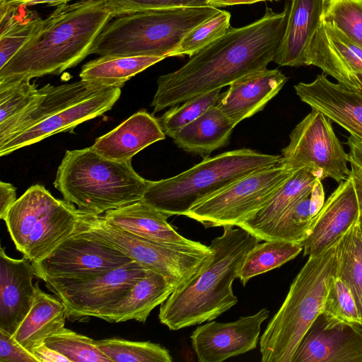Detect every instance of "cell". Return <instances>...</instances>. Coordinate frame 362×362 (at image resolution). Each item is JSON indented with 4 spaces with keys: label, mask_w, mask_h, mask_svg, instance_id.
I'll list each match as a JSON object with an SVG mask.
<instances>
[{
    "label": "cell",
    "mask_w": 362,
    "mask_h": 362,
    "mask_svg": "<svg viewBox=\"0 0 362 362\" xmlns=\"http://www.w3.org/2000/svg\"><path fill=\"white\" fill-rule=\"evenodd\" d=\"M322 19L362 47V0H326Z\"/></svg>",
    "instance_id": "obj_41"
},
{
    "label": "cell",
    "mask_w": 362,
    "mask_h": 362,
    "mask_svg": "<svg viewBox=\"0 0 362 362\" xmlns=\"http://www.w3.org/2000/svg\"><path fill=\"white\" fill-rule=\"evenodd\" d=\"M359 226H360V229H361V235H362V215H360V217H359Z\"/></svg>",
    "instance_id": "obj_50"
},
{
    "label": "cell",
    "mask_w": 362,
    "mask_h": 362,
    "mask_svg": "<svg viewBox=\"0 0 362 362\" xmlns=\"http://www.w3.org/2000/svg\"><path fill=\"white\" fill-rule=\"evenodd\" d=\"M37 277L33 264L25 258L8 257L0 250V329L13 336L31 309L36 297Z\"/></svg>",
    "instance_id": "obj_20"
},
{
    "label": "cell",
    "mask_w": 362,
    "mask_h": 362,
    "mask_svg": "<svg viewBox=\"0 0 362 362\" xmlns=\"http://www.w3.org/2000/svg\"><path fill=\"white\" fill-rule=\"evenodd\" d=\"M117 16L132 12L180 6H210L209 0H110ZM116 16V17H117Z\"/></svg>",
    "instance_id": "obj_42"
},
{
    "label": "cell",
    "mask_w": 362,
    "mask_h": 362,
    "mask_svg": "<svg viewBox=\"0 0 362 362\" xmlns=\"http://www.w3.org/2000/svg\"><path fill=\"white\" fill-rule=\"evenodd\" d=\"M322 315L329 325L343 323L362 329V320L353 295L337 275L330 281Z\"/></svg>",
    "instance_id": "obj_36"
},
{
    "label": "cell",
    "mask_w": 362,
    "mask_h": 362,
    "mask_svg": "<svg viewBox=\"0 0 362 362\" xmlns=\"http://www.w3.org/2000/svg\"><path fill=\"white\" fill-rule=\"evenodd\" d=\"M17 200L16 189L11 183L0 182V218L4 220L10 207Z\"/></svg>",
    "instance_id": "obj_44"
},
{
    "label": "cell",
    "mask_w": 362,
    "mask_h": 362,
    "mask_svg": "<svg viewBox=\"0 0 362 362\" xmlns=\"http://www.w3.org/2000/svg\"><path fill=\"white\" fill-rule=\"evenodd\" d=\"M148 182L131 160H112L88 147L66 151L54 186L79 210L100 215L141 200Z\"/></svg>",
    "instance_id": "obj_4"
},
{
    "label": "cell",
    "mask_w": 362,
    "mask_h": 362,
    "mask_svg": "<svg viewBox=\"0 0 362 362\" xmlns=\"http://www.w3.org/2000/svg\"><path fill=\"white\" fill-rule=\"evenodd\" d=\"M281 151L280 165L291 171L311 167L340 183L350 174L349 155L336 136L331 120L312 109L291 131Z\"/></svg>",
    "instance_id": "obj_11"
},
{
    "label": "cell",
    "mask_w": 362,
    "mask_h": 362,
    "mask_svg": "<svg viewBox=\"0 0 362 362\" xmlns=\"http://www.w3.org/2000/svg\"><path fill=\"white\" fill-rule=\"evenodd\" d=\"M302 250L301 244L287 241L258 243L246 254L238 278L245 286L250 279L282 266L294 259Z\"/></svg>",
    "instance_id": "obj_33"
},
{
    "label": "cell",
    "mask_w": 362,
    "mask_h": 362,
    "mask_svg": "<svg viewBox=\"0 0 362 362\" xmlns=\"http://www.w3.org/2000/svg\"><path fill=\"white\" fill-rule=\"evenodd\" d=\"M43 23L36 11L25 7H0V69L37 34Z\"/></svg>",
    "instance_id": "obj_31"
},
{
    "label": "cell",
    "mask_w": 362,
    "mask_h": 362,
    "mask_svg": "<svg viewBox=\"0 0 362 362\" xmlns=\"http://www.w3.org/2000/svg\"><path fill=\"white\" fill-rule=\"evenodd\" d=\"M212 240L213 254L189 281L160 305V322L170 330L210 322L234 306L232 284L247 252L260 240L241 228L224 226Z\"/></svg>",
    "instance_id": "obj_3"
},
{
    "label": "cell",
    "mask_w": 362,
    "mask_h": 362,
    "mask_svg": "<svg viewBox=\"0 0 362 362\" xmlns=\"http://www.w3.org/2000/svg\"><path fill=\"white\" fill-rule=\"evenodd\" d=\"M45 93L22 114L0 126V145L46 119L55 112L88 98L104 87L82 80L59 86L45 85Z\"/></svg>",
    "instance_id": "obj_24"
},
{
    "label": "cell",
    "mask_w": 362,
    "mask_h": 362,
    "mask_svg": "<svg viewBox=\"0 0 362 362\" xmlns=\"http://www.w3.org/2000/svg\"><path fill=\"white\" fill-rule=\"evenodd\" d=\"M121 88L104 87L95 94L55 112L46 119L0 145V156L39 142L62 132H73L81 123L100 116L112 109L119 98Z\"/></svg>",
    "instance_id": "obj_17"
},
{
    "label": "cell",
    "mask_w": 362,
    "mask_h": 362,
    "mask_svg": "<svg viewBox=\"0 0 362 362\" xmlns=\"http://www.w3.org/2000/svg\"><path fill=\"white\" fill-rule=\"evenodd\" d=\"M108 223L135 235L164 243L197 245L181 235L168 222V216L140 200L106 211L102 215Z\"/></svg>",
    "instance_id": "obj_27"
},
{
    "label": "cell",
    "mask_w": 362,
    "mask_h": 362,
    "mask_svg": "<svg viewBox=\"0 0 362 362\" xmlns=\"http://www.w3.org/2000/svg\"><path fill=\"white\" fill-rule=\"evenodd\" d=\"M322 180L293 206L278 221L264 241L282 240L301 244L308 236L313 218L324 204Z\"/></svg>",
    "instance_id": "obj_32"
},
{
    "label": "cell",
    "mask_w": 362,
    "mask_h": 362,
    "mask_svg": "<svg viewBox=\"0 0 362 362\" xmlns=\"http://www.w3.org/2000/svg\"><path fill=\"white\" fill-rule=\"evenodd\" d=\"M269 315L267 308L230 322H210L197 327L190 336L199 362H221L257 346L261 325Z\"/></svg>",
    "instance_id": "obj_15"
},
{
    "label": "cell",
    "mask_w": 362,
    "mask_h": 362,
    "mask_svg": "<svg viewBox=\"0 0 362 362\" xmlns=\"http://www.w3.org/2000/svg\"><path fill=\"white\" fill-rule=\"evenodd\" d=\"M35 285V302L13 336L31 353L43 344L47 337L63 329L66 317V306L62 301L42 291L37 283Z\"/></svg>",
    "instance_id": "obj_28"
},
{
    "label": "cell",
    "mask_w": 362,
    "mask_h": 362,
    "mask_svg": "<svg viewBox=\"0 0 362 362\" xmlns=\"http://www.w3.org/2000/svg\"><path fill=\"white\" fill-rule=\"evenodd\" d=\"M74 0H4L0 1V7L18 8L45 4L50 6H59L69 4Z\"/></svg>",
    "instance_id": "obj_45"
},
{
    "label": "cell",
    "mask_w": 362,
    "mask_h": 362,
    "mask_svg": "<svg viewBox=\"0 0 362 362\" xmlns=\"http://www.w3.org/2000/svg\"><path fill=\"white\" fill-rule=\"evenodd\" d=\"M165 57L105 55L85 64L81 80L100 86L121 88L137 74L160 62Z\"/></svg>",
    "instance_id": "obj_30"
},
{
    "label": "cell",
    "mask_w": 362,
    "mask_h": 362,
    "mask_svg": "<svg viewBox=\"0 0 362 362\" xmlns=\"http://www.w3.org/2000/svg\"><path fill=\"white\" fill-rule=\"evenodd\" d=\"M131 262L114 247L74 232L48 256L32 264L47 287L91 278Z\"/></svg>",
    "instance_id": "obj_12"
},
{
    "label": "cell",
    "mask_w": 362,
    "mask_h": 362,
    "mask_svg": "<svg viewBox=\"0 0 362 362\" xmlns=\"http://www.w3.org/2000/svg\"><path fill=\"white\" fill-rule=\"evenodd\" d=\"M78 218L75 205L54 198L44 186L35 185L17 199L4 221L16 250L33 263L71 236Z\"/></svg>",
    "instance_id": "obj_8"
},
{
    "label": "cell",
    "mask_w": 362,
    "mask_h": 362,
    "mask_svg": "<svg viewBox=\"0 0 362 362\" xmlns=\"http://www.w3.org/2000/svg\"><path fill=\"white\" fill-rule=\"evenodd\" d=\"M287 81L277 69L248 74L231 83L216 105L237 125L261 111Z\"/></svg>",
    "instance_id": "obj_21"
},
{
    "label": "cell",
    "mask_w": 362,
    "mask_h": 362,
    "mask_svg": "<svg viewBox=\"0 0 362 362\" xmlns=\"http://www.w3.org/2000/svg\"><path fill=\"white\" fill-rule=\"evenodd\" d=\"M337 269V243L308 257L259 339L262 362H292L303 337L322 313Z\"/></svg>",
    "instance_id": "obj_5"
},
{
    "label": "cell",
    "mask_w": 362,
    "mask_h": 362,
    "mask_svg": "<svg viewBox=\"0 0 362 362\" xmlns=\"http://www.w3.org/2000/svg\"><path fill=\"white\" fill-rule=\"evenodd\" d=\"M350 176L353 180L359 206L360 215H362V169L353 163H350Z\"/></svg>",
    "instance_id": "obj_48"
},
{
    "label": "cell",
    "mask_w": 362,
    "mask_h": 362,
    "mask_svg": "<svg viewBox=\"0 0 362 362\" xmlns=\"http://www.w3.org/2000/svg\"><path fill=\"white\" fill-rule=\"evenodd\" d=\"M325 178L323 172L314 168L294 170L264 206L237 226L265 240L280 218Z\"/></svg>",
    "instance_id": "obj_22"
},
{
    "label": "cell",
    "mask_w": 362,
    "mask_h": 362,
    "mask_svg": "<svg viewBox=\"0 0 362 362\" xmlns=\"http://www.w3.org/2000/svg\"><path fill=\"white\" fill-rule=\"evenodd\" d=\"M148 269L132 261L100 275L47 288L65 305L70 321H86L121 300Z\"/></svg>",
    "instance_id": "obj_13"
},
{
    "label": "cell",
    "mask_w": 362,
    "mask_h": 362,
    "mask_svg": "<svg viewBox=\"0 0 362 362\" xmlns=\"http://www.w3.org/2000/svg\"><path fill=\"white\" fill-rule=\"evenodd\" d=\"M346 144L349 149L348 153L349 163H353L362 169V141L350 135Z\"/></svg>",
    "instance_id": "obj_47"
},
{
    "label": "cell",
    "mask_w": 362,
    "mask_h": 362,
    "mask_svg": "<svg viewBox=\"0 0 362 362\" xmlns=\"http://www.w3.org/2000/svg\"><path fill=\"white\" fill-rule=\"evenodd\" d=\"M293 172L279 165L248 175L197 203L185 216L205 228L237 226L264 206Z\"/></svg>",
    "instance_id": "obj_10"
},
{
    "label": "cell",
    "mask_w": 362,
    "mask_h": 362,
    "mask_svg": "<svg viewBox=\"0 0 362 362\" xmlns=\"http://www.w3.org/2000/svg\"><path fill=\"white\" fill-rule=\"evenodd\" d=\"M281 156L250 148L206 157L189 169L167 179L150 181L141 201L168 217L183 215L195 204L241 178L280 165Z\"/></svg>",
    "instance_id": "obj_6"
},
{
    "label": "cell",
    "mask_w": 362,
    "mask_h": 362,
    "mask_svg": "<svg viewBox=\"0 0 362 362\" xmlns=\"http://www.w3.org/2000/svg\"><path fill=\"white\" fill-rule=\"evenodd\" d=\"M300 100L362 141V91L355 90L319 74L310 83L294 86Z\"/></svg>",
    "instance_id": "obj_19"
},
{
    "label": "cell",
    "mask_w": 362,
    "mask_h": 362,
    "mask_svg": "<svg viewBox=\"0 0 362 362\" xmlns=\"http://www.w3.org/2000/svg\"><path fill=\"white\" fill-rule=\"evenodd\" d=\"M75 232L114 247L132 261L161 273L175 289L192 278L213 254L210 246L200 242L182 245L150 240L108 223L102 215L79 209Z\"/></svg>",
    "instance_id": "obj_9"
},
{
    "label": "cell",
    "mask_w": 362,
    "mask_h": 362,
    "mask_svg": "<svg viewBox=\"0 0 362 362\" xmlns=\"http://www.w3.org/2000/svg\"><path fill=\"white\" fill-rule=\"evenodd\" d=\"M98 348L111 362H172L169 351L151 341H132L119 338L95 341Z\"/></svg>",
    "instance_id": "obj_35"
},
{
    "label": "cell",
    "mask_w": 362,
    "mask_h": 362,
    "mask_svg": "<svg viewBox=\"0 0 362 362\" xmlns=\"http://www.w3.org/2000/svg\"><path fill=\"white\" fill-rule=\"evenodd\" d=\"M289 7L287 3L281 13L266 7L259 20L241 28L230 27L222 37L189 56L181 68L160 76L151 103L153 114L267 69L285 33Z\"/></svg>",
    "instance_id": "obj_1"
},
{
    "label": "cell",
    "mask_w": 362,
    "mask_h": 362,
    "mask_svg": "<svg viewBox=\"0 0 362 362\" xmlns=\"http://www.w3.org/2000/svg\"><path fill=\"white\" fill-rule=\"evenodd\" d=\"M44 344L67 358L69 362H111L98 348L95 340L65 327L47 337Z\"/></svg>",
    "instance_id": "obj_37"
},
{
    "label": "cell",
    "mask_w": 362,
    "mask_h": 362,
    "mask_svg": "<svg viewBox=\"0 0 362 362\" xmlns=\"http://www.w3.org/2000/svg\"><path fill=\"white\" fill-rule=\"evenodd\" d=\"M32 354L39 362H69L67 358L44 344L35 348Z\"/></svg>",
    "instance_id": "obj_46"
},
{
    "label": "cell",
    "mask_w": 362,
    "mask_h": 362,
    "mask_svg": "<svg viewBox=\"0 0 362 362\" xmlns=\"http://www.w3.org/2000/svg\"><path fill=\"white\" fill-rule=\"evenodd\" d=\"M305 65L317 66L339 84L362 91V47L332 23L322 18L307 49Z\"/></svg>",
    "instance_id": "obj_14"
},
{
    "label": "cell",
    "mask_w": 362,
    "mask_h": 362,
    "mask_svg": "<svg viewBox=\"0 0 362 362\" xmlns=\"http://www.w3.org/2000/svg\"><path fill=\"white\" fill-rule=\"evenodd\" d=\"M230 13L221 10L189 31L169 57L194 54L225 35L230 28Z\"/></svg>",
    "instance_id": "obj_40"
},
{
    "label": "cell",
    "mask_w": 362,
    "mask_h": 362,
    "mask_svg": "<svg viewBox=\"0 0 362 362\" xmlns=\"http://www.w3.org/2000/svg\"><path fill=\"white\" fill-rule=\"evenodd\" d=\"M0 362H39L12 335L0 329Z\"/></svg>",
    "instance_id": "obj_43"
},
{
    "label": "cell",
    "mask_w": 362,
    "mask_h": 362,
    "mask_svg": "<svg viewBox=\"0 0 362 362\" xmlns=\"http://www.w3.org/2000/svg\"><path fill=\"white\" fill-rule=\"evenodd\" d=\"M220 11L212 6H180L121 15L105 25L90 54L169 57L189 31Z\"/></svg>",
    "instance_id": "obj_7"
},
{
    "label": "cell",
    "mask_w": 362,
    "mask_h": 362,
    "mask_svg": "<svg viewBox=\"0 0 362 362\" xmlns=\"http://www.w3.org/2000/svg\"><path fill=\"white\" fill-rule=\"evenodd\" d=\"M360 210L351 177L340 182L314 216L302 243L304 256L317 255L335 244L358 221Z\"/></svg>",
    "instance_id": "obj_16"
},
{
    "label": "cell",
    "mask_w": 362,
    "mask_h": 362,
    "mask_svg": "<svg viewBox=\"0 0 362 362\" xmlns=\"http://www.w3.org/2000/svg\"><path fill=\"white\" fill-rule=\"evenodd\" d=\"M266 1H272L276 0H209V4L210 6H215L217 8L221 6H233L239 4H250L256 2Z\"/></svg>",
    "instance_id": "obj_49"
},
{
    "label": "cell",
    "mask_w": 362,
    "mask_h": 362,
    "mask_svg": "<svg viewBox=\"0 0 362 362\" xmlns=\"http://www.w3.org/2000/svg\"><path fill=\"white\" fill-rule=\"evenodd\" d=\"M326 0H292L285 33L273 62L280 66H305L307 49L322 21Z\"/></svg>",
    "instance_id": "obj_25"
},
{
    "label": "cell",
    "mask_w": 362,
    "mask_h": 362,
    "mask_svg": "<svg viewBox=\"0 0 362 362\" xmlns=\"http://www.w3.org/2000/svg\"><path fill=\"white\" fill-rule=\"evenodd\" d=\"M4 1V0H0V1Z\"/></svg>",
    "instance_id": "obj_51"
},
{
    "label": "cell",
    "mask_w": 362,
    "mask_h": 362,
    "mask_svg": "<svg viewBox=\"0 0 362 362\" xmlns=\"http://www.w3.org/2000/svg\"><path fill=\"white\" fill-rule=\"evenodd\" d=\"M175 289V286L163 274L148 269L125 296L97 317L109 322L130 320L144 322L151 312L164 303Z\"/></svg>",
    "instance_id": "obj_26"
},
{
    "label": "cell",
    "mask_w": 362,
    "mask_h": 362,
    "mask_svg": "<svg viewBox=\"0 0 362 362\" xmlns=\"http://www.w3.org/2000/svg\"><path fill=\"white\" fill-rule=\"evenodd\" d=\"M235 126L216 105L180 129L172 139L187 152L208 156L228 143Z\"/></svg>",
    "instance_id": "obj_29"
},
{
    "label": "cell",
    "mask_w": 362,
    "mask_h": 362,
    "mask_svg": "<svg viewBox=\"0 0 362 362\" xmlns=\"http://www.w3.org/2000/svg\"><path fill=\"white\" fill-rule=\"evenodd\" d=\"M117 16L110 0H81L57 6L37 34L0 69V84L59 75L88 55Z\"/></svg>",
    "instance_id": "obj_2"
},
{
    "label": "cell",
    "mask_w": 362,
    "mask_h": 362,
    "mask_svg": "<svg viewBox=\"0 0 362 362\" xmlns=\"http://www.w3.org/2000/svg\"><path fill=\"white\" fill-rule=\"evenodd\" d=\"M165 138L157 118L146 110H139L96 139L90 147L107 159L125 162L132 160L137 153Z\"/></svg>",
    "instance_id": "obj_23"
},
{
    "label": "cell",
    "mask_w": 362,
    "mask_h": 362,
    "mask_svg": "<svg viewBox=\"0 0 362 362\" xmlns=\"http://www.w3.org/2000/svg\"><path fill=\"white\" fill-rule=\"evenodd\" d=\"M45 89V86L37 88L28 78L0 84V126L22 114Z\"/></svg>",
    "instance_id": "obj_39"
},
{
    "label": "cell",
    "mask_w": 362,
    "mask_h": 362,
    "mask_svg": "<svg viewBox=\"0 0 362 362\" xmlns=\"http://www.w3.org/2000/svg\"><path fill=\"white\" fill-rule=\"evenodd\" d=\"M292 362H362V329L329 325L321 314L303 337Z\"/></svg>",
    "instance_id": "obj_18"
},
{
    "label": "cell",
    "mask_w": 362,
    "mask_h": 362,
    "mask_svg": "<svg viewBox=\"0 0 362 362\" xmlns=\"http://www.w3.org/2000/svg\"><path fill=\"white\" fill-rule=\"evenodd\" d=\"M337 276L349 286L362 320V235L359 219L337 242Z\"/></svg>",
    "instance_id": "obj_34"
},
{
    "label": "cell",
    "mask_w": 362,
    "mask_h": 362,
    "mask_svg": "<svg viewBox=\"0 0 362 362\" xmlns=\"http://www.w3.org/2000/svg\"><path fill=\"white\" fill-rule=\"evenodd\" d=\"M220 91L221 89H217L192 97L183 102V105L173 106L157 118L165 134L172 138L185 125L216 105L221 94Z\"/></svg>",
    "instance_id": "obj_38"
}]
</instances>
